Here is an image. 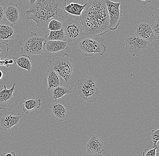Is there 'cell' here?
<instances>
[{
  "instance_id": "6da1fadb",
  "label": "cell",
  "mask_w": 159,
  "mask_h": 156,
  "mask_svg": "<svg viewBox=\"0 0 159 156\" xmlns=\"http://www.w3.org/2000/svg\"><path fill=\"white\" fill-rule=\"evenodd\" d=\"M86 5L80 16L84 34L100 36L110 31L109 16L105 0H84Z\"/></svg>"
},
{
  "instance_id": "7a4b0ae2",
  "label": "cell",
  "mask_w": 159,
  "mask_h": 156,
  "mask_svg": "<svg viewBox=\"0 0 159 156\" xmlns=\"http://www.w3.org/2000/svg\"><path fill=\"white\" fill-rule=\"evenodd\" d=\"M66 6V0H37L29 10L24 11V19L26 22L33 20L37 26L44 30L52 19L62 22L68 17L64 10Z\"/></svg>"
},
{
  "instance_id": "3957f363",
  "label": "cell",
  "mask_w": 159,
  "mask_h": 156,
  "mask_svg": "<svg viewBox=\"0 0 159 156\" xmlns=\"http://www.w3.org/2000/svg\"><path fill=\"white\" fill-rule=\"evenodd\" d=\"M100 86V82L96 77L84 75L75 83V94L82 101L92 102L99 98L101 95Z\"/></svg>"
},
{
  "instance_id": "277c9868",
  "label": "cell",
  "mask_w": 159,
  "mask_h": 156,
  "mask_svg": "<svg viewBox=\"0 0 159 156\" xmlns=\"http://www.w3.org/2000/svg\"><path fill=\"white\" fill-rule=\"evenodd\" d=\"M63 31L68 44L75 45L80 40L85 37L83 27L78 18L73 19L72 18L67 17L62 22Z\"/></svg>"
},
{
  "instance_id": "5b68a950",
  "label": "cell",
  "mask_w": 159,
  "mask_h": 156,
  "mask_svg": "<svg viewBox=\"0 0 159 156\" xmlns=\"http://www.w3.org/2000/svg\"><path fill=\"white\" fill-rule=\"evenodd\" d=\"M104 41V38L99 36L84 37L80 40L77 51L87 57L93 56L95 53L103 56L106 50V46L103 44Z\"/></svg>"
},
{
  "instance_id": "8992f818",
  "label": "cell",
  "mask_w": 159,
  "mask_h": 156,
  "mask_svg": "<svg viewBox=\"0 0 159 156\" xmlns=\"http://www.w3.org/2000/svg\"><path fill=\"white\" fill-rule=\"evenodd\" d=\"M48 68L57 73L66 83L69 82L73 72L72 60L65 53L63 56L53 58L49 61Z\"/></svg>"
},
{
  "instance_id": "52a82bcc",
  "label": "cell",
  "mask_w": 159,
  "mask_h": 156,
  "mask_svg": "<svg viewBox=\"0 0 159 156\" xmlns=\"http://www.w3.org/2000/svg\"><path fill=\"white\" fill-rule=\"evenodd\" d=\"M44 37L39 36L37 33L31 32L30 35L20 41L21 45V50L25 54L39 55L45 52L43 44L45 41Z\"/></svg>"
},
{
  "instance_id": "ba28073f",
  "label": "cell",
  "mask_w": 159,
  "mask_h": 156,
  "mask_svg": "<svg viewBox=\"0 0 159 156\" xmlns=\"http://www.w3.org/2000/svg\"><path fill=\"white\" fill-rule=\"evenodd\" d=\"M125 49L127 53L133 56H140L146 52L149 44L146 41L135 34H130L125 39Z\"/></svg>"
},
{
  "instance_id": "9c48e42d",
  "label": "cell",
  "mask_w": 159,
  "mask_h": 156,
  "mask_svg": "<svg viewBox=\"0 0 159 156\" xmlns=\"http://www.w3.org/2000/svg\"><path fill=\"white\" fill-rule=\"evenodd\" d=\"M109 16V27L110 31L116 30L121 22L122 11L120 10V2H115L111 0H105Z\"/></svg>"
},
{
  "instance_id": "30bf717a",
  "label": "cell",
  "mask_w": 159,
  "mask_h": 156,
  "mask_svg": "<svg viewBox=\"0 0 159 156\" xmlns=\"http://www.w3.org/2000/svg\"><path fill=\"white\" fill-rule=\"evenodd\" d=\"M134 34L146 41H152L156 40L151 24L146 20H141L136 23L134 27Z\"/></svg>"
},
{
  "instance_id": "8fae6325",
  "label": "cell",
  "mask_w": 159,
  "mask_h": 156,
  "mask_svg": "<svg viewBox=\"0 0 159 156\" xmlns=\"http://www.w3.org/2000/svg\"><path fill=\"white\" fill-rule=\"evenodd\" d=\"M4 11L6 20L11 24L15 25L18 22L21 10L17 5L8 4L4 8Z\"/></svg>"
},
{
  "instance_id": "7c38bea8",
  "label": "cell",
  "mask_w": 159,
  "mask_h": 156,
  "mask_svg": "<svg viewBox=\"0 0 159 156\" xmlns=\"http://www.w3.org/2000/svg\"><path fill=\"white\" fill-rule=\"evenodd\" d=\"M16 83L9 89H7L6 85L4 86L3 89L0 91V109H7L12 103L14 100L13 92L15 89Z\"/></svg>"
},
{
  "instance_id": "4fadbf2b",
  "label": "cell",
  "mask_w": 159,
  "mask_h": 156,
  "mask_svg": "<svg viewBox=\"0 0 159 156\" xmlns=\"http://www.w3.org/2000/svg\"><path fill=\"white\" fill-rule=\"evenodd\" d=\"M19 37L12 24L0 22V41L7 42Z\"/></svg>"
},
{
  "instance_id": "5bb4252c",
  "label": "cell",
  "mask_w": 159,
  "mask_h": 156,
  "mask_svg": "<svg viewBox=\"0 0 159 156\" xmlns=\"http://www.w3.org/2000/svg\"><path fill=\"white\" fill-rule=\"evenodd\" d=\"M86 150L89 154H100L104 151L103 141L95 135H93L86 145Z\"/></svg>"
},
{
  "instance_id": "9a60e30c",
  "label": "cell",
  "mask_w": 159,
  "mask_h": 156,
  "mask_svg": "<svg viewBox=\"0 0 159 156\" xmlns=\"http://www.w3.org/2000/svg\"><path fill=\"white\" fill-rule=\"evenodd\" d=\"M21 115L19 114L16 116L11 114H6L0 117V130L7 131L12 127L17 125L19 123Z\"/></svg>"
},
{
  "instance_id": "2e32d148",
  "label": "cell",
  "mask_w": 159,
  "mask_h": 156,
  "mask_svg": "<svg viewBox=\"0 0 159 156\" xmlns=\"http://www.w3.org/2000/svg\"><path fill=\"white\" fill-rule=\"evenodd\" d=\"M68 43L66 41L61 40H45L43 44L44 51L48 53H56L66 50L68 48Z\"/></svg>"
},
{
  "instance_id": "e0dca14e",
  "label": "cell",
  "mask_w": 159,
  "mask_h": 156,
  "mask_svg": "<svg viewBox=\"0 0 159 156\" xmlns=\"http://www.w3.org/2000/svg\"><path fill=\"white\" fill-rule=\"evenodd\" d=\"M50 108L52 116L57 121H64L68 117L67 109L61 103H58L57 102H55L51 105Z\"/></svg>"
},
{
  "instance_id": "ac0fdd59",
  "label": "cell",
  "mask_w": 159,
  "mask_h": 156,
  "mask_svg": "<svg viewBox=\"0 0 159 156\" xmlns=\"http://www.w3.org/2000/svg\"><path fill=\"white\" fill-rule=\"evenodd\" d=\"M48 81V90L53 89L63 84V79L62 77L52 69L48 68L46 74Z\"/></svg>"
},
{
  "instance_id": "d6986e66",
  "label": "cell",
  "mask_w": 159,
  "mask_h": 156,
  "mask_svg": "<svg viewBox=\"0 0 159 156\" xmlns=\"http://www.w3.org/2000/svg\"><path fill=\"white\" fill-rule=\"evenodd\" d=\"M41 105V99H35L32 98L27 100L23 101V111L26 113L34 111L38 109Z\"/></svg>"
},
{
  "instance_id": "ffe728a7",
  "label": "cell",
  "mask_w": 159,
  "mask_h": 156,
  "mask_svg": "<svg viewBox=\"0 0 159 156\" xmlns=\"http://www.w3.org/2000/svg\"><path fill=\"white\" fill-rule=\"evenodd\" d=\"M14 63L18 67L25 69L30 72L32 69V61L30 57L27 55H22L16 57Z\"/></svg>"
},
{
  "instance_id": "44dd1931",
  "label": "cell",
  "mask_w": 159,
  "mask_h": 156,
  "mask_svg": "<svg viewBox=\"0 0 159 156\" xmlns=\"http://www.w3.org/2000/svg\"><path fill=\"white\" fill-rule=\"evenodd\" d=\"M52 90V97L55 100V102H57V99L61 98L66 95L69 94L72 91L69 85L63 84Z\"/></svg>"
},
{
  "instance_id": "7402d4cb",
  "label": "cell",
  "mask_w": 159,
  "mask_h": 156,
  "mask_svg": "<svg viewBox=\"0 0 159 156\" xmlns=\"http://www.w3.org/2000/svg\"><path fill=\"white\" fill-rule=\"evenodd\" d=\"M85 3L80 5L79 4L71 2L68 5L65 7L64 10L67 13L70 14L75 16H80L82 11L85 7Z\"/></svg>"
},
{
  "instance_id": "603a6c76",
  "label": "cell",
  "mask_w": 159,
  "mask_h": 156,
  "mask_svg": "<svg viewBox=\"0 0 159 156\" xmlns=\"http://www.w3.org/2000/svg\"><path fill=\"white\" fill-rule=\"evenodd\" d=\"M45 40H55L66 41V37L63 28L59 30L50 31L49 33L45 36Z\"/></svg>"
},
{
  "instance_id": "cb8c5ba5",
  "label": "cell",
  "mask_w": 159,
  "mask_h": 156,
  "mask_svg": "<svg viewBox=\"0 0 159 156\" xmlns=\"http://www.w3.org/2000/svg\"><path fill=\"white\" fill-rule=\"evenodd\" d=\"M63 27L61 22L57 19H52L48 23L47 28L50 31L59 30L61 29Z\"/></svg>"
},
{
  "instance_id": "d4e9b609",
  "label": "cell",
  "mask_w": 159,
  "mask_h": 156,
  "mask_svg": "<svg viewBox=\"0 0 159 156\" xmlns=\"http://www.w3.org/2000/svg\"><path fill=\"white\" fill-rule=\"evenodd\" d=\"M9 51V46L7 42L0 41V58L2 60L5 59L7 56Z\"/></svg>"
},
{
  "instance_id": "484cf974",
  "label": "cell",
  "mask_w": 159,
  "mask_h": 156,
  "mask_svg": "<svg viewBox=\"0 0 159 156\" xmlns=\"http://www.w3.org/2000/svg\"><path fill=\"white\" fill-rule=\"evenodd\" d=\"M152 30L153 32L156 39L159 38V18L157 16V19L154 22L151 24Z\"/></svg>"
},
{
  "instance_id": "4316f807",
  "label": "cell",
  "mask_w": 159,
  "mask_h": 156,
  "mask_svg": "<svg viewBox=\"0 0 159 156\" xmlns=\"http://www.w3.org/2000/svg\"><path fill=\"white\" fill-rule=\"evenodd\" d=\"M151 139L153 143V148L155 147H158L157 145V143L158 142L159 140V129L157 130H152L151 133Z\"/></svg>"
},
{
  "instance_id": "83f0119b",
  "label": "cell",
  "mask_w": 159,
  "mask_h": 156,
  "mask_svg": "<svg viewBox=\"0 0 159 156\" xmlns=\"http://www.w3.org/2000/svg\"><path fill=\"white\" fill-rule=\"evenodd\" d=\"M159 147H155L152 149L149 150L148 149H146L143 152V156H155L156 155V150L157 149H158Z\"/></svg>"
},
{
  "instance_id": "f1b7e54d",
  "label": "cell",
  "mask_w": 159,
  "mask_h": 156,
  "mask_svg": "<svg viewBox=\"0 0 159 156\" xmlns=\"http://www.w3.org/2000/svg\"><path fill=\"white\" fill-rule=\"evenodd\" d=\"M14 61L12 60H9L8 59H5L0 60V66H4L8 68L12 64H13Z\"/></svg>"
},
{
  "instance_id": "f546056e",
  "label": "cell",
  "mask_w": 159,
  "mask_h": 156,
  "mask_svg": "<svg viewBox=\"0 0 159 156\" xmlns=\"http://www.w3.org/2000/svg\"><path fill=\"white\" fill-rule=\"evenodd\" d=\"M4 16V11L2 7L0 6V22H2Z\"/></svg>"
},
{
  "instance_id": "4dcf8cb0",
  "label": "cell",
  "mask_w": 159,
  "mask_h": 156,
  "mask_svg": "<svg viewBox=\"0 0 159 156\" xmlns=\"http://www.w3.org/2000/svg\"><path fill=\"white\" fill-rule=\"evenodd\" d=\"M139 3L143 4V5H146L147 4L151 2V0H138Z\"/></svg>"
},
{
  "instance_id": "1f68e13d",
  "label": "cell",
  "mask_w": 159,
  "mask_h": 156,
  "mask_svg": "<svg viewBox=\"0 0 159 156\" xmlns=\"http://www.w3.org/2000/svg\"><path fill=\"white\" fill-rule=\"evenodd\" d=\"M16 156V154L13 151H11V153L5 155V156Z\"/></svg>"
},
{
  "instance_id": "d6a6232c",
  "label": "cell",
  "mask_w": 159,
  "mask_h": 156,
  "mask_svg": "<svg viewBox=\"0 0 159 156\" xmlns=\"http://www.w3.org/2000/svg\"><path fill=\"white\" fill-rule=\"evenodd\" d=\"M37 0H30V5H32Z\"/></svg>"
},
{
  "instance_id": "836d02e7",
  "label": "cell",
  "mask_w": 159,
  "mask_h": 156,
  "mask_svg": "<svg viewBox=\"0 0 159 156\" xmlns=\"http://www.w3.org/2000/svg\"><path fill=\"white\" fill-rule=\"evenodd\" d=\"M3 77V73L1 70H0V80Z\"/></svg>"
},
{
  "instance_id": "e575fe53",
  "label": "cell",
  "mask_w": 159,
  "mask_h": 156,
  "mask_svg": "<svg viewBox=\"0 0 159 156\" xmlns=\"http://www.w3.org/2000/svg\"><path fill=\"white\" fill-rule=\"evenodd\" d=\"M2 60V59H1V58H0V60Z\"/></svg>"
}]
</instances>
